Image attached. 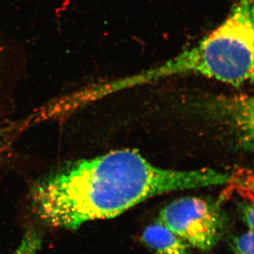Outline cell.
<instances>
[{
  "instance_id": "6da1fadb",
  "label": "cell",
  "mask_w": 254,
  "mask_h": 254,
  "mask_svg": "<svg viewBox=\"0 0 254 254\" xmlns=\"http://www.w3.org/2000/svg\"><path fill=\"white\" fill-rule=\"evenodd\" d=\"M231 174L212 169L158 168L136 150H114L64 164L36 182L32 203L50 225L75 229L113 218L143 200L176 190L228 184Z\"/></svg>"
},
{
  "instance_id": "7a4b0ae2",
  "label": "cell",
  "mask_w": 254,
  "mask_h": 254,
  "mask_svg": "<svg viewBox=\"0 0 254 254\" xmlns=\"http://www.w3.org/2000/svg\"><path fill=\"white\" fill-rule=\"evenodd\" d=\"M201 75L235 86L254 78V55L249 42L235 28L221 24L196 46L153 68L94 87L98 98L169 76Z\"/></svg>"
},
{
  "instance_id": "3957f363",
  "label": "cell",
  "mask_w": 254,
  "mask_h": 254,
  "mask_svg": "<svg viewBox=\"0 0 254 254\" xmlns=\"http://www.w3.org/2000/svg\"><path fill=\"white\" fill-rule=\"evenodd\" d=\"M220 200L185 197L174 200L160 212L158 220L190 247L208 252L225 231L226 218Z\"/></svg>"
},
{
  "instance_id": "277c9868",
  "label": "cell",
  "mask_w": 254,
  "mask_h": 254,
  "mask_svg": "<svg viewBox=\"0 0 254 254\" xmlns=\"http://www.w3.org/2000/svg\"><path fill=\"white\" fill-rule=\"evenodd\" d=\"M141 240L155 254H190V246L159 220L145 227Z\"/></svg>"
},
{
  "instance_id": "5b68a950",
  "label": "cell",
  "mask_w": 254,
  "mask_h": 254,
  "mask_svg": "<svg viewBox=\"0 0 254 254\" xmlns=\"http://www.w3.org/2000/svg\"><path fill=\"white\" fill-rule=\"evenodd\" d=\"M254 231H248L230 239V249L233 254H254Z\"/></svg>"
},
{
  "instance_id": "8992f818",
  "label": "cell",
  "mask_w": 254,
  "mask_h": 254,
  "mask_svg": "<svg viewBox=\"0 0 254 254\" xmlns=\"http://www.w3.org/2000/svg\"><path fill=\"white\" fill-rule=\"evenodd\" d=\"M239 212L241 218L246 225L248 227L249 230L254 231V203L250 200H246L245 201L239 203Z\"/></svg>"
},
{
  "instance_id": "52a82bcc",
  "label": "cell",
  "mask_w": 254,
  "mask_h": 254,
  "mask_svg": "<svg viewBox=\"0 0 254 254\" xmlns=\"http://www.w3.org/2000/svg\"><path fill=\"white\" fill-rule=\"evenodd\" d=\"M14 128L0 124V158L9 149L14 137Z\"/></svg>"
}]
</instances>
